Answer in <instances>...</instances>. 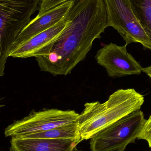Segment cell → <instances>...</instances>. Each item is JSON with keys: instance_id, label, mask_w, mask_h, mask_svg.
Segmentation results:
<instances>
[{"instance_id": "1", "label": "cell", "mask_w": 151, "mask_h": 151, "mask_svg": "<svg viewBox=\"0 0 151 151\" xmlns=\"http://www.w3.org/2000/svg\"><path fill=\"white\" fill-rule=\"evenodd\" d=\"M66 17L64 29L36 58L41 70L55 76L70 74L108 27L103 0H76Z\"/></svg>"}, {"instance_id": "2", "label": "cell", "mask_w": 151, "mask_h": 151, "mask_svg": "<svg viewBox=\"0 0 151 151\" xmlns=\"http://www.w3.org/2000/svg\"><path fill=\"white\" fill-rule=\"evenodd\" d=\"M144 97L134 89H119L104 103H86L77 121L81 141L92 138L104 129L140 110Z\"/></svg>"}, {"instance_id": "3", "label": "cell", "mask_w": 151, "mask_h": 151, "mask_svg": "<svg viewBox=\"0 0 151 151\" xmlns=\"http://www.w3.org/2000/svg\"><path fill=\"white\" fill-rule=\"evenodd\" d=\"M41 0H0V77L17 37L31 21Z\"/></svg>"}, {"instance_id": "4", "label": "cell", "mask_w": 151, "mask_h": 151, "mask_svg": "<svg viewBox=\"0 0 151 151\" xmlns=\"http://www.w3.org/2000/svg\"><path fill=\"white\" fill-rule=\"evenodd\" d=\"M145 121L140 110L124 116L90 139L91 151H112L134 143Z\"/></svg>"}, {"instance_id": "5", "label": "cell", "mask_w": 151, "mask_h": 151, "mask_svg": "<svg viewBox=\"0 0 151 151\" xmlns=\"http://www.w3.org/2000/svg\"><path fill=\"white\" fill-rule=\"evenodd\" d=\"M105 6L107 27H112L126 42L141 43L151 50V41L132 11L129 0H103Z\"/></svg>"}, {"instance_id": "6", "label": "cell", "mask_w": 151, "mask_h": 151, "mask_svg": "<svg viewBox=\"0 0 151 151\" xmlns=\"http://www.w3.org/2000/svg\"><path fill=\"white\" fill-rule=\"evenodd\" d=\"M79 116V114L74 111L50 109L33 111L26 117L14 122L7 127L4 135L6 137H16L47 131L77 122Z\"/></svg>"}, {"instance_id": "7", "label": "cell", "mask_w": 151, "mask_h": 151, "mask_svg": "<svg viewBox=\"0 0 151 151\" xmlns=\"http://www.w3.org/2000/svg\"><path fill=\"white\" fill-rule=\"evenodd\" d=\"M127 46L111 43L105 45L97 52V63L105 69L110 77L140 75L142 72L141 65L127 51Z\"/></svg>"}, {"instance_id": "8", "label": "cell", "mask_w": 151, "mask_h": 151, "mask_svg": "<svg viewBox=\"0 0 151 151\" xmlns=\"http://www.w3.org/2000/svg\"><path fill=\"white\" fill-rule=\"evenodd\" d=\"M75 1H68L41 15H38L34 19H31L29 24L18 35L12 49L57 24L65 17L75 3Z\"/></svg>"}, {"instance_id": "9", "label": "cell", "mask_w": 151, "mask_h": 151, "mask_svg": "<svg viewBox=\"0 0 151 151\" xmlns=\"http://www.w3.org/2000/svg\"><path fill=\"white\" fill-rule=\"evenodd\" d=\"M67 22L66 15L52 27L12 49L9 53V57L25 58L39 56L41 51L61 33Z\"/></svg>"}, {"instance_id": "10", "label": "cell", "mask_w": 151, "mask_h": 151, "mask_svg": "<svg viewBox=\"0 0 151 151\" xmlns=\"http://www.w3.org/2000/svg\"><path fill=\"white\" fill-rule=\"evenodd\" d=\"M78 144L67 139L11 137L9 151H73Z\"/></svg>"}, {"instance_id": "11", "label": "cell", "mask_w": 151, "mask_h": 151, "mask_svg": "<svg viewBox=\"0 0 151 151\" xmlns=\"http://www.w3.org/2000/svg\"><path fill=\"white\" fill-rule=\"evenodd\" d=\"M20 137L67 139L73 140L78 144L81 142L77 122L59 126L43 132L22 136Z\"/></svg>"}, {"instance_id": "12", "label": "cell", "mask_w": 151, "mask_h": 151, "mask_svg": "<svg viewBox=\"0 0 151 151\" xmlns=\"http://www.w3.org/2000/svg\"><path fill=\"white\" fill-rule=\"evenodd\" d=\"M132 11L151 41V0H129Z\"/></svg>"}, {"instance_id": "13", "label": "cell", "mask_w": 151, "mask_h": 151, "mask_svg": "<svg viewBox=\"0 0 151 151\" xmlns=\"http://www.w3.org/2000/svg\"><path fill=\"white\" fill-rule=\"evenodd\" d=\"M70 0H41L38 15Z\"/></svg>"}, {"instance_id": "14", "label": "cell", "mask_w": 151, "mask_h": 151, "mask_svg": "<svg viewBox=\"0 0 151 151\" xmlns=\"http://www.w3.org/2000/svg\"><path fill=\"white\" fill-rule=\"evenodd\" d=\"M137 139L145 140L151 149V115L148 120H146L142 129Z\"/></svg>"}, {"instance_id": "15", "label": "cell", "mask_w": 151, "mask_h": 151, "mask_svg": "<svg viewBox=\"0 0 151 151\" xmlns=\"http://www.w3.org/2000/svg\"><path fill=\"white\" fill-rule=\"evenodd\" d=\"M142 72L146 73L148 76L151 78V66L146 68H143Z\"/></svg>"}, {"instance_id": "16", "label": "cell", "mask_w": 151, "mask_h": 151, "mask_svg": "<svg viewBox=\"0 0 151 151\" xmlns=\"http://www.w3.org/2000/svg\"><path fill=\"white\" fill-rule=\"evenodd\" d=\"M126 146H123V147H121V148H119V149H117V150H114L112 151H125V149L126 148ZM83 151L82 150H77V149H76V148L74 149V151Z\"/></svg>"}, {"instance_id": "17", "label": "cell", "mask_w": 151, "mask_h": 151, "mask_svg": "<svg viewBox=\"0 0 151 151\" xmlns=\"http://www.w3.org/2000/svg\"><path fill=\"white\" fill-rule=\"evenodd\" d=\"M4 105H1L0 104V107H3V106H4Z\"/></svg>"}]
</instances>
